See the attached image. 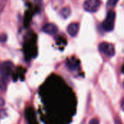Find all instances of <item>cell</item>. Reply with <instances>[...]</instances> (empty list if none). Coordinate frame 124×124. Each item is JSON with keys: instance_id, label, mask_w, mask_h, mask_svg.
Here are the masks:
<instances>
[{"instance_id": "6da1fadb", "label": "cell", "mask_w": 124, "mask_h": 124, "mask_svg": "<svg viewBox=\"0 0 124 124\" xmlns=\"http://www.w3.org/2000/svg\"><path fill=\"white\" fill-rule=\"evenodd\" d=\"M116 20V12L110 10L106 16V18L102 23V28L107 32H110L113 30Z\"/></svg>"}, {"instance_id": "7a4b0ae2", "label": "cell", "mask_w": 124, "mask_h": 124, "mask_svg": "<svg viewBox=\"0 0 124 124\" xmlns=\"http://www.w3.org/2000/svg\"><path fill=\"white\" fill-rule=\"evenodd\" d=\"M98 48H99V50L101 53H104L105 55H106L108 57H113V56H114V55L116 53V50H115L114 45L111 43L103 42L100 43Z\"/></svg>"}, {"instance_id": "3957f363", "label": "cell", "mask_w": 124, "mask_h": 124, "mask_svg": "<svg viewBox=\"0 0 124 124\" xmlns=\"http://www.w3.org/2000/svg\"><path fill=\"white\" fill-rule=\"evenodd\" d=\"M101 5L100 0H86L84 3V9L89 12H96Z\"/></svg>"}, {"instance_id": "277c9868", "label": "cell", "mask_w": 124, "mask_h": 124, "mask_svg": "<svg viewBox=\"0 0 124 124\" xmlns=\"http://www.w3.org/2000/svg\"><path fill=\"white\" fill-rule=\"evenodd\" d=\"M12 64L11 62L9 61L4 62L1 64H0V74L2 76L7 77L10 74L12 71Z\"/></svg>"}, {"instance_id": "5b68a950", "label": "cell", "mask_w": 124, "mask_h": 124, "mask_svg": "<svg viewBox=\"0 0 124 124\" xmlns=\"http://www.w3.org/2000/svg\"><path fill=\"white\" fill-rule=\"evenodd\" d=\"M42 31L47 34H50V35H54L55 34L57 33L58 31V28L57 26L54 24V23H46L45 24L43 28H42Z\"/></svg>"}, {"instance_id": "8992f818", "label": "cell", "mask_w": 124, "mask_h": 124, "mask_svg": "<svg viewBox=\"0 0 124 124\" xmlns=\"http://www.w3.org/2000/svg\"><path fill=\"white\" fill-rule=\"evenodd\" d=\"M78 30H79V24L78 23H71L68 25L67 28L68 33L72 37H74L77 35V34L78 33Z\"/></svg>"}, {"instance_id": "52a82bcc", "label": "cell", "mask_w": 124, "mask_h": 124, "mask_svg": "<svg viewBox=\"0 0 124 124\" xmlns=\"http://www.w3.org/2000/svg\"><path fill=\"white\" fill-rule=\"evenodd\" d=\"M71 14V10L69 7H63L60 10V16L64 18V19H67Z\"/></svg>"}, {"instance_id": "ba28073f", "label": "cell", "mask_w": 124, "mask_h": 124, "mask_svg": "<svg viewBox=\"0 0 124 124\" xmlns=\"http://www.w3.org/2000/svg\"><path fill=\"white\" fill-rule=\"evenodd\" d=\"M68 67L70 69V70H75L78 68V61L75 59H72L70 61L68 62L67 64Z\"/></svg>"}, {"instance_id": "9c48e42d", "label": "cell", "mask_w": 124, "mask_h": 124, "mask_svg": "<svg viewBox=\"0 0 124 124\" xmlns=\"http://www.w3.org/2000/svg\"><path fill=\"white\" fill-rule=\"evenodd\" d=\"M118 1V0H108V6L110 7H114L117 4Z\"/></svg>"}, {"instance_id": "30bf717a", "label": "cell", "mask_w": 124, "mask_h": 124, "mask_svg": "<svg viewBox=\"0 0 124 124\" xmlns=\"http://www.w3.org/2000/svg\"><path fill=\"white\" fill-rule=\"evenodd\" d=\"M5 4H6V0H0V13L3 10Z\"/></svg>"}, {"instance_id": "8fae6325", "label": "cell", "mask_w": 124, "mask_h": 124, "mask_svg": "<svg viewBox=\"0 0 124 124\" xmlns=\"http://www.w3.org/2000/svg\"><path fill=\"white\" fill-rule=\"evenodd\" d=\"M89 124H100V122L98 121V119L97 118H93L90 121Z\"/></svg>"}, {"instance_id": "7c38bea8", "label": "cell", "mask_w": 124, "mask_h": 124, "mask_svg": "<svg viewBox=\"0 0 124 124\" xmlns=\"http://www.w3.org/2000/svg\"><path fill=\"white\" fill-rule=\"evenodd\" d=\"M4 104H5L4 100L3 97H2V96H1V94H0V107H3V106L4 105Z\"/></svg>"}, {"instance_id": "4fadbf2b", "label": "cell", "mask_w": 124, "mask_h": 124, "mask_svg": "<svg viewBox=\"0 0 124 124\" xmlns=\"http://www.w3.org/2000/svg\"><path fill=\"white\" fill-rule=\"evenodd\" d=\"M6 39H7V36H6V35L2 34L1 36H0V41H1V42H5V41H6Z\"/></svg>"}, {"instance_id": "5bb4252c", "label": "cell", "mask_w": 124, "mask_h": 124, "mask_svg": "<svg viewBox=\"0 0 124 124\" xmlns=\"http://www.w3.org/2000/svg\"><path fill=\"white\" fill-rule=\"evenodd\" d=\"M121 108H122V110L124 111V98L123 99V100H122V102H121Z\"/></svg>"}, {"instance_id": "9a60e30c", "label": "cell", "mask_w": 124, "mask_h": 124, "mask_svg": "<svg viewBox=\"0 0 124 124\" xmlns=\"http://www.w3.org/2000/svg\"><path fill=\"white\" fill-rule=\"evenodd\" d=\"M115 124H121V121H120V120L116 119V121H115Z\"/></svg>"}]
</instances>
